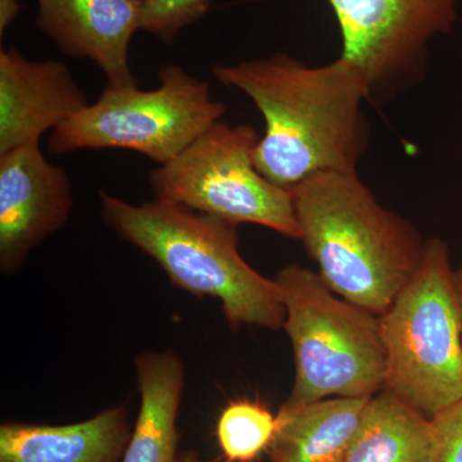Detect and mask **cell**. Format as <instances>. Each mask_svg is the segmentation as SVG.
I'll use <instances>...</instances> for the list:
<instances>
[{"mask_svg":"<svg viewBox=\"0 0 462 462\" xmlns=\"http://www.w3.org/2000/svg\"><path fill=\"white\" fill-rule=\"evenodd\" d=\"M217 83L242 91L263 115L254 163L267 180L291 190L325 172H357L369 143L363 106L370 99L361 69L346 58L324 66L276 51L216 66Z\"/></svg>","mask_w":462,"mask_h":462,"instance_id":"obj_1","label":"cell"},{"mask_svg":"<svg viewBox=\"0 0 462 462\" xmlns=\"http://www.w3.org/2000/svg\"><path fill=\"white\" fill-rule=\"evenodd\" d=\"M300 242L339 297L383 315L418 270L425 240L357 172H325L294 189Z\"/></svg>","mask_w":462,"mask_h":462,"instance_id":"obj_2","label":"cell"},{"mask_svg":"<svg viewBox=\"0 0 462 462\" xmlns=\"http://www.w3.org/2000/svg\"><path fill=\"white\" fill-rule=\"evenodd\" d=\"M99 199L109 229L156 261L176 287L217 300L233 329H282L281 291L240 254L238 225L157 199L133 205L103 190Z\"/></svg>","mask_w":462,"mask_h":462,"instance_id":"obj_3","label":"cell"},{"mask_svg":"<svg viewBox=\"0 0 462 462\" xmlns=\"http://www.w3.org/2000/svg\"><path fill=\"white\" fill-rule=\"evenodd\" d=\"M379 322L384 391L430 419L462 400V306L446 242L425 240L418 270Z\"/></svg>","mask_w":462,"mask_h":462,"instance_id":"obj_4","label":"cell"},{"mask_svg":"<svg viewBox=\"0 0 462 462\" xmlns=\"http://www.w3.org/2000/svg\"><path fill=\"white\" fill-rule=\"evenodd\" d=\"M294 354V384L287 402L373 397L383 391L387 358L379 316L339 297L319 273L300 264L275 278Z\"/></svg>","mask_w":462,"mask_h":462,"instance_id":"obj_5","label":"cell"},{"mask_svg":"<svg viewBox=\"0 0 462 462\" xmlns=\"http://www.w3.org/2000/svg\"><path fill=\"white\" fill-rule=\"evenodd\" d=\"M160 87L152 90L106 87L97 102L57 126L51 134V154L81 149H129L158 166L171 162L212 125L223 120L226 106L212 97L206 81L181 66L158 71Z\"/></svg>","mask_w":462,"mask_h":462,"instance_id":"obj_6","label":"cell"},{"mask_svg":"<svg viewBox=\"0 0 462 462\" xmlns=\"http://www.w3.org/2000/svg\"><path fill=\"white\" fill-rule=\"evenodd\" d=\"M258 141L248 125L217 121L171 162L152 170L154 199L300 240L291 191L267 180L254 163Z\"/></svg>","mask_w":462,"mask_h":462,"instance_id":"obj_7","label":"cell"},{"mask_svg":"<svg viewBox=\"0 0 462 462\" xmlns=\"http://www.w3.org/2000/svg\"><path fill=\"white\" fill-rule=\"evenodd\" d=\"M338 23L342 53L383 102L424 79L430 44L448 35L457 0H327Z\"/></svg>","mask_w":462,"mask_h":462,"instance_id":"obj_8","label":"cell"},{"mask_svg":"<svg viewBox=\"0 0 462 462\" xmlns=\"http://www.w3.org/2000/svg\"><path fill=\"white\" fill-rule=\"evenodd\" d=\"M74 199L69 173L41 144L0 156V270L14 273L48 236L65 227Z\"/></svg>","mask_w":462,"mask_h":462,"instance_id":"obj_9","label":"cell"},{"mask_svg":"<svg viewBox=\"0 0 462 462\" xmlns=\"http://www.w3.org/2000/svg\"><path fill=\"white\" fill-rule=\"evenodd\" d=\"M88 105L65 63L27 60L16 48L0 51V156L36 144Z\"/></svg>","mask_w":462,"mask_h":462,"instance_id":"obj_10","label":"cell"},{"mask_svg":"<svg viewBox=\"0 0 462 462\" xmlns=\"http://www.w3.org/2000/svg\"><path fill=\"white\" fill-rule=\"evenodd\" d=\"M36 25L66 56L89 60L108 87L136 84L130 42L142 30L141 0H39Z\"/></svg>","mask_w":462,"mask_h":462,"instance_id":"obj_11","label":"cell"},{"mask_svg":"<svg viewBox=\"0 0 462 462\" xmlns=\"http://www.w3.org/2000/svg\"><path fill=\"white\" fill-rule=\"evenodd\" d=\"M132 431L123 406L74 424L3 422L0 462H121Z\"/></svg>","mask_w":462,"mask_h":462,"instance_id":"obj_12","label":"cell"},{"mask_svg":"<svg viewBox=\"0 0 462 462\" xmlns=\"http://www.w3.org/2000/svg\"><path fill=\"white\" fill-rule=\"evenodd\" d=\"M135 370L141 409L121 462H175L184 364L171 349L145 351L135 358Z\"/></svg>","mask_w":462,"mask_h":462,"instance_id":"obj_13","label":"cell"},{"mask_svg":"<svg viewBox=\"0 0 462 462\" xmlns=\"http://www.w3.org/2000/svg\"><path fill=\"white\" fill-rule=\"evenodd\" d=\"M370 397L285 402L267 449L270 462H346Z\"/></svg>","mask_w":462,"mask_h":462,"instance_id":"obj_14","label":"cell"},{"mask_svg":"<svg viewBox=\"0 0 462 462\" xmlns=\"http://www.w3.org/2000/svg\"><path fill=\"white\" fill-rule=\"evenodd\" d=\"M436 460V431L430 418L384 389L369 398L346 462Z\"/></svg>","mask_w":462,"mask_h":462,"instance_id":"obj_15","label":"cell"},{"mask_svg":"<svg viewBox=\"0 0 462 462\" xmlns=\"http://www.w3.org/2000/svg\"><path fill=\"white\" fill-rule=\"evenodd\" d=\"M278 415L251 400L231 401L216 427L218 446L227 462H254L272 446Z\"/></svg>","mask_w":462,"mask_h":462,"instance_id":"obj_16","label":"cell"},{"mask_svg":"<svg viewBox=\"0 0 462 462\" xmlns=\"http://www.w3.org/2000/svg\"><path fill=\"white\" fill-rule=\"evenodd\" d=\"M142 32L172 44L185 27L199 23L211 0H141Z\"/></svg>","mask_w":462,"mask_h":462,"instance_id":"obj_17","label":"cell"},{"mask_svg":"<svg viewBox=\"0 0 462 462\" xmlns=\"http://www.w3.org/2000/svg\"><path fill=\"white\" fill-rule=\"evenodd\" d=\"M437 439L436 462H462V400L431 418Z\"/></svg>","mask_w":462,"mask_h":462,"instance_id":"obj_18","label":"cell"},{"mask_svg":"<svg viewBox=\"0 0 462 462\" xmlns=\"http://www.w3.org/2000/svg\"><path fill=\"white\" fill-rule=\"evenodd\" d=\"M21 11L18 0H0V35L7 32L14 21H16Z\"/></svg>","mask_w":462,"mask_h":462,"instance_id":"obj_19","label":"cell"},{"mask_svg":"<svg viewBox=\"0 0 462 462\" xmlns=\"http://www.w3.org/2000/svg\"><path fill=\"white\" fill-rule=\"evenodd\" d=\"M175 462H205L199 457L196 451H182L179 452L178 458Z\"/></svg>","mask_w":462,"mask_h":462,"instance_id":"obj_20","label":"cell"},{"mask_svg":"<svg viewBox=\"0 0 462 462\" xmlns=\"http://www.w3.org/2000/svg\"><path fill=\"white\" fill-rule=\"evenodd\" d=\"M456 287H457L458 296H460L462 306V266L460 269L455 270Z\"/></svg>","mask_w":462,"mask_h":462,"instance_id":"obj_21","label":"cell"},{"mask_svg":"<svg viewBox=\"0 0 462 462\" xmlns=\"http://www.w3.org/2000/svg\"><path fill=\"white\" fill-rule=\"evenodd\" d=\"M36 2H39V0H36Z\"/></svg>","mask_w":462,"mask_h":462,"instance_id":"obj_22","label":"cell"}]
</instances>
